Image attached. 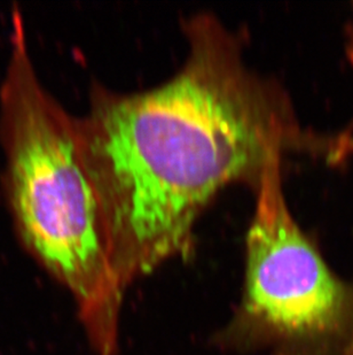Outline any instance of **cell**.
Returning <instances> with one entry per match:
<instances>
[{
  "mask_svg": "<svg viewBox=\"0 0 353 355\" xmlns=\"http://www.w3.org/2000/svg\"><path fill=\"white\" fill-rule=\"evenodd\" d=\"M183 64L161 83L116 91L94 82L77 143L107 251L123 288L188 258L204 209L227 185L253 191L289 153L338 162L353 136L304 127L289 94L246 58L242 33L202 10L181 21Z\"/></svg>",
  "mask_w": 353,
  "mask_h": 355,
  "instance_id": "obj_1",
  "label": "cell"
},
{
  "mask_svg": "<svg viewBox=\"0 0 353 355\" xmlns=\"http://www.w3.org/2000/svg\"><path fill=\"white\" fill-rule=\"evenodd\" d=\"M0 80L3 187L24 246L69 290L99 355H116L124 288L107 251L76 115L37 71L24 14L14 10Z\"/></svg>",
  "mask_w": 353,
  "mask_h": 355,
  "instance_id": "obj_2",
  "label": "cell"
},
{
  "mask_svg": "<svg viewBox=\"0 0 353 355\" xmlns=\"http://www.w3.org/2000/svg\"><path fill=\"white\" fill-rule=\"evenodd\" d=\"M282 162L256 189L246 282L230 338L272 355H353V283L334 274L293 218Z\"/></svg>",
  "mask_w": 353,
  "mask_h": 355,
  "instance_id": "obj_3",
  "label": "cell"
},
{
  "mask_svg": "<svg viewBox=\"0 0 353 355\" xmlns=\"http://www.w3.org/2000/svg\"><path fill=\"white\" fill-rule=\"evenodd\" d=\"M347 57L350 59L351 62L353 64V19L351 22V27L349 29V37H347Z\"/></svg>",
  "mask_w": 353,
  "mask_h": 355,
  "instance_id": "obj_4",
  "label": "cell"
}]
</instances>
